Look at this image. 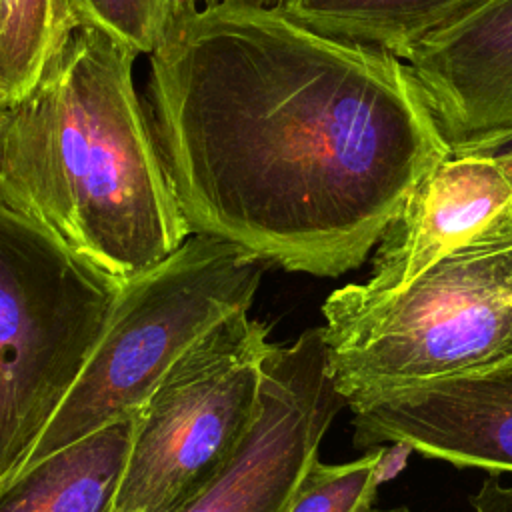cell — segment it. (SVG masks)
<instances>
[{
    "label": "cell",
    "mask_w": 512,
    "mask_h": 512,
    "mask_svg": "<svg viewBox=\"0 0 512 512\" xmlns=\"http://www.w3.org/2000/svg\"><path fill=\"white\" fill-rule=\"evenodd\" d=\"M122 284L0 190V482L66 400Z\"/></svg>",
    "instance_id": "cell-4"
},
{
    "label": "cell",
    "mask_w": 512,
    "mask_h": 512,
    "mask_svg": "<svg viewBox=\"0 0 512 512\" xmlns=\"http://www.w3.org/2000/svg\"><path fill=\"white\" fill-rule=\"evenodd\" d=\"M328 370L348 404L512 362V238L466 244L408 286L344 284L322 304Z\"/></svg>",
    "instance_id": "cell-3"
},
{
    "label": "cell",
    "mask_w": 512,
    "mask_h": 512,
    "mask_svg": "<svg viewBox=\"0 0 512 512\" xmlns=\"http://www.w3.org/2000/svg\"><path fill=\"white\" fill-rule=\"evenodd\" d=\"M388 452V446H376L344 464H324L316 458L288 512H358L372 504Z\"/></svg>",
    "instance_id": "cell-14"
},
{
    "label": "cell",
    "mask_w": 512,
    "mask_h": 512,
    "mask_svg": "<svg viewBox=\"0 0 512 512\" xmlns=\"http://www.w3.org/2000/svg\"><path fill=\"white\" fill-rule=\"evenodd\" d=\"M470 506L472 512H512V486L502 482V474L488 472L470 496Z\"/></svg>",
    "instance_id": "cell-15"
},
{
    "label": "cell",
    "mask_w": 512,
    "mask_h": 512,
    "mask_svg": "<svg viewBox=\"0 0 512 512\" xmlns=\"http://www.w3.org/2000/svg\"><path fill=\"white\" fill-rule=\"evenodd\" d=\"M450 152L512 142V0H486L408 56Z\"/></svg>",
    "instance_id": "cell-10"
},
{
    "label": "cell",
    "mask_w": 512,
    "mask_h": 512,
    "mask_svg": "<svg viewBox=\"0 0 512 512\" xmlns=\"http://www.w3.org/2000/svg\"><path fill=\"white\" fill-rule=\"evenodd\" d=\"M342 408L346 400L330 376L320 326L290 344H272L242 446L180 512H288Z\"/></svg>",
    "instance_id": "cell-7"
},
{
    "label": "cell",
    "mask_w": 512,
    "mask_h": 512,
    "mask_svg": "<svg viewBox=\"0 0 512 512\" xmlns=\"http://www.w3.org/2000/svg\"><path fill=\"white\" fill-rule=\"evenodd\" d=\"M508 234H510V236H512V226H510V230H508Z\"/></svg>",
    "instance_id": "cell-18"
},
{
    "label": "cell",
    "mask_w": 512,
    "mask_h": 512,
    "mask_svg": "<svg viewBox=\"0 0 512 512\" xmlns=\"http://www.w3.org/2000/svg\"><path fill=\"white\" fill-rule=\"evenodd\" d=\"M292 0H70L78 24H92L138 54H152L180 24L222 6L290 8Z\"/></svg>",
    "instance_id": "cell-13"
},
{
    "label": "cell",
    "mask_w": 512,
    "mask_h": 512,
    "mask_svg": "<svg viewBox=\"0 0 512 512\" xmlns=\"http://www.w3.org/2000/svg\"><path fill=\"white\" fill-rule=\"evenodd\" d=\"M134 418H118L0 482V512H114Z\"/></svg>",
    "instance_id": "cell-11"
},
{
    "label": "cell",
    "mask_w": 512,
    "mask_h": 512,
    "mask_svg": "<svg viewBox=\"0 0 512 512\" xmlns=\"http://www.w3.org/2000/svg\"><path fill=\"white\" fill-rule=\"evenodd\" d=\"M270 346L242 310L170 366L136 412L114 512H180L210 486L254 422Z\"/></svg>",
    "instance_id": "cell-6"
},
{
    "label": "cell",
    "mask_w": 512,
    "mask_h": 512,
    "mask_svg": "<svg viewBox=\"0 0 512 512\" xmlns=\"http://www.w3.org/2000/svg\"><path fill=\"white\" fill-rule=\"evenodd\" d=\"M150 56V126L192 234L334 278L450 154L404 60L282 10L222 6Z\"/></svg>",
    "instance_id": "cell-1"
},
{
    "label": "cell",
    "mask_w": 512,
    "mask_h": 512,
    "mask_svg": "<svg viewBox=\"0 0 512 512\" xmlns=\"http://www.w3.org/2000/svg\"><path fill=\"white\" fill-rule=\"evenodd\" d=\"M360 450L400 446L456 468L512 472V362L390 388L348 404Z\"/></svg>",
    "instance_id": "cell-8"
},
{
    "label": "cell",
    "mask_w": 512,
    "mask_h": 512,
    "mask_svg": "<svg viewBox=\"0 0 512 512\" xmlns=\"http://www.w3.org/2000/svg\"><path fill=\"white\" fill-rule=\"evenodd\" d=\"M264 268L236 244L190 234L164 260L124 280L104 334L22 468L136 414L198 338L250 310Z\"/></svg>",
    "instance_id": "cell-5"
},
{
    "label": "cell",
    "mask_w": 512,
    "mask_h": 512,
    "mask_svg": "<svg viewBox=\"0 0 512 512\" xmlns=\"http://www.w3.org/2000/svg\"><path fill=\"white\" fill-rule=\"evenodd\" d=\"M486 0H292L300 24L388 52L400 60L428 36L454 24Z\"/></svg>",
    "instance_id": "cell-12"
},
{
    "label": "cell",
    "mask_w": 512,
    "mask_h": 512,
    "mask_svg": "<svg viewBox=\"0 0 512 512\" xmlns=\"http://www.w3.org/2000/svg\"><path fill=\"white\" fill-rule=\"evenodd\" d=\"M512 142L450 152L414 186L382 234L372 290H398L442 256L480 240L512 238Z\"/></svg>",
    "instance_id": "cell-9"
},
{
    "label": "cell",
    "mask_w": 512,
    "mask_h": 512,
    "mask_svg": "<svg viewBox=\"0 0 512 512\" xmlns=\"http://www.w3.org/2000/svg\"><path fill=\"white\" fill-rule=\"evenodd\" d=\"M8 106H6V102H4V98H2V92H0V116L4 114V110H6Z\"/></svg>",
    "instance_id": "cell-17"
},
{
    "label": "cell",
    "mask_w": 512,
    "mask_h": 512,
    "mask_svg": "<svg viewBox=\"0 0 512 512\" xmlns=\"http://www.w3.org/2000/svg\"><path fill=\"white\" fill-rule=\"evenodd\" d=\"M136 56L78 24L0 116V190L122 282L192 234L134 88Z\"/></svg>",
    "instance_id": "cell-2"
},
{
    "label": "cell",
    "mask_w": 512,
    "mask_h": 512,
    "mask_svg": "<svg viewBox=\"0 0 512 512\" xmlns=\"http://www.w3.org/2000/svg\"><path fill=\"white\" fill-rule=\"evenodd\" d=\"M358 512H412L408 506H392V508H376L374 502L362 506Z\"/></svg>",
    "instance_id": "cell-16"
}]
</instances>
